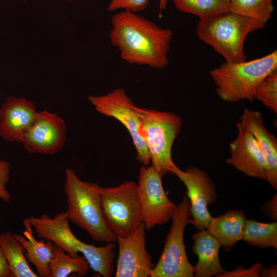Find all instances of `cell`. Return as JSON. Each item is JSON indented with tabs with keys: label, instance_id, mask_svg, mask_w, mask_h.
<instances>
[{
	"label": "cell",
	"instance_id": "obj_3",
	"mask_svg": "<svg viewBox=\"0 0 277 277\" xmlns=\"http://www.w3.org/2000/svg\"><path fill=\"white\" fill-rule=\"evenodd\" d=\"M266 23L227 11L200 18L196 33L200 40L212 47L226 61H246L244 52L248 34L263 28Z\"/></svg>",
	"mask_w": 277,
	"mask_h": 277
},
{
	"label": "cell",
	"instance_id": "obj_14",
	"mask_svg": "<svg viewBox=\"0 0 277 277\" xmlns=\"http://www.w3.org/2000/svg\"><path fill=\"white\" fill-rule=\"evenodd\" d=\"M36 114L31 101L22 97H8L0 109V135L7 141L21 143Z\"/></svg>",
	"mask_w": 277,
	"mask_h": 277
},
{
	"label": "cell",
	"instance_id": "obj_18",
	"mask_svg": "<svg viewBox=\"0 0 277 277\" xmlns=\"http://www.w3.org/2000/svg\"><path fill=\"white\" fill-rule=\"evenodd\" d=\"M23 223L25 227L23 235L13 233L14 236L24 247L26 257L35 266L38 276L51 277L49 264L53 256L54 243L50 240L46 242L45 239L37 240L27 218Z\"/></svg>",
	"mask_w": 277,
	"mask_h": 277
},
{
	"label": "cell",
	"instance_id": "obj_19",
	"mask_svg": "<svg viewBox=\"0 0 277 277\" xmlns=\"http://www.w3.org/2000/svg\"><path fill=\"white\" fill-rule=\"evenodd\" d=\"M245 215L241 210H230L217 217H211L206 229L222 244L225 251H230L240 240Z\"/></svg>",
	"mask_w": 277,
	"mask_h": 277
},
{
	"label": "cell",
	"instance_id": "obj_16",
	"mask_svg": "<svg viewBox=\"0 0 277 277\" xmlns=\"http://www.w3.org/2000/svg\"><path fill=\"white\" fill-rule=\"evenodd\" d=\"M38 238L51 241L73 257L78 256L82 243L72 232L66 212L51 217L46 214L27 218Z\"/></svg>",
	"mask_w": 277,
	"mask_h": 277
},
{
	"label": "cell",
	"instance_id": "obj_10",
	"mask_svg": "<svg viewBox=\"0 0 277 277\" xmlns=\"http://www.w3.org/2000/svg\"><path fill=\"white\" fill-rule=\"evenodd\" d=\"M173 174L181 181L187 189L186 194L190 204V223L198 230L206 229L211 217L207 208L216 200L215 185L205 171L191 166L183 171L177 166Z\"/></svg>",
	"mask_w": 277,
	"mask_h": 277
},
{
	"label": "cell",
	"instance_id": "obj_13",
	"mask_svg": "<svg viewBox=\"0 0 277 277\" xmlns=\"http://www.w3.org/2000/svg\"><path fill=\"white\" fill-rule=\"evenodd\" d=\"M236 128L237 136L230 144L226 163L247 176L266 180V161L258 143L239 122Z\"/></svg>",
	"mask_w": 277,
	"mask_h": 277
},
{
	"label": "cell",
	"instance_id": "obj_30",
	"mask_svg": "<svg viewBox=\"0 0 277 277\" xmlns=\"http://www.w3.org/2000/svg\"><path fill=\"white\" fill-rule=\"evenodd\" d=\"M277 196L275 193L268 202L261 207L262 213L270 219L276 221L277 219Z\"/></svg>",
	"mask_w": 277,
	"mask_h": 277
},
{
	"label": "cell",
	"instance_id": "obj_4",
	"mask_svg": "<svg viewBox=\"0 0 277 277\" xmlns=\"http://www.w3.org/2000/svg\"><path fill=\"white\" fill-rule=\"evenodd\" d=\"M277 69V51L243 62L226 61L209 74L219 97L229 103L252 102L256 88L267 75Z\"/></svg>",
	"mask_w": 277,
	"mask_h": 277
},
{
	"label": "cell",
	"instance_id": "obj_31",
	"mask_svg": "<svg viewBox=\"0 0 277 277\" xmlns=\"http://www.w3.org/2000/svg\"><path fill=\"white\" fill-rule=\"evenodd\" d=\"M0 277H12L4 252L0 246Z\"/></svg>",
	"mask_w": 277,
	"mask_h": 277
},
{
	"label": "cell",
	"instance_id": "obj_6",
	"mask_svg": "<svg viewBox=\"0 0 277 277\" xmlns=\"http://www.w3.org/2000/svg\"><path fill=\"white\" fill-rule=\"evenodd\" d=\"M104 219L117 236L126 237L142 223L137 184L127 181L116 187L99 189Z\"/></svg>",
	"mask_w": 277,
	"mask_h": 277
},
{
	"label": "cell",
	"instance_id": "obj_21",
	"mask_svg": "<svg viewBox=\"0 0 277 277\" xmlns=\"http://www.w3.org/2000/svg\"><path fill=\"white\" fill-rule=\"evenodd\" d=\"M115 243H107L104 246H96L82 242L80 248L90 268L103 277H111L114 272Z\"/></svg>",
	"mask_w": 277,
	"mask_h": 277
},
{
	"label": "cell",
	"instance_id": "obj_24",
	"mask_svg": "<svg viewBox=\"0 0 277 277\" xmlns=\"http://www.w3.org/2000/svg\"><path fill=\"white\" fill-rule=\"evenodd\" d=\"M179 11L200 18L229 11L230 0H172Z\"/></svg>",
	"mask_w": 277,
	"mask_h": 277
},
{
	"label": "cell",
	"instance_id": "obj_20",
	"mask_svg": "<svg viewBox=\"0 0 277 277\" xmlns=\"http://www.w3.org/2000/svg\"><path fill=\"white\" fill-rule=\"evenodd\" d=\"M1 246L13 277H38L30 268L25 249L11 231L0 233Z\"/></svg>",
	"mask_w": 277,
	"mask_h": 277
},
{
	"label": "cell",
	"instance_id": "obj_29",
	"mask_svg": "<svg viewBox=\"0 0 277 277\" xmlns=\"http://www.w3.org/2000/svg\"><path fill=\"white\" fill-rule=\"evenodd\" d=\"M262 266V264L258 263L246 269L241 265L232 271H225L219 277H259V270Z\"/></svg>",
	"mask_w": 277,
	"mask_h": 277
},
{
	"label": "cell",
	"instance_id": "obj_5",
	"mask_svg": "<svg viewBox=\"0 0 277 277\" xmlns=\"http://www.w3.org/2000/svg\"><path fill=\"white\" fill-rule=\"evenodd\" d=\"M138 111L140 133L147 147L151 166L162 176L173 174L176 166L171 150L181 131V117L171 112L139 107Z\"/></svg>",
	"mask_w": 277,
	"mask_h": 277
},
{
	"label": "cell",
	"instance_id": "obj_22",
	"mask_svg": "<svg viewBox=\"0 0 277 277\" xmlns=\"http://www.w3.org/2000/svg\"><path fill=\"white\" fill-rule=\"evenodd\" d=\"M242 240L251 246L277 248V222L264 223L245 220Z\"/></svg>",
	"mask_w": 277,
	"mask_h": 277
},
{
	"label": "cell",
	"instance_id": "obj_32",
	"mask_svg": "<svg viewBox=\"0 0 277 277\" xmlns=\"http://www.w3.org/2000/svg\"><path fill=\"white\" fill-rule=\"evenodd\" d=\"M260 276L263 277H276L277 265L274 264L269 267H264L263 266L259 270Z\"/></svg>",
	"mask_w": 277,
	"mask_h": 277
},
{
	"label": "cell",
	"instance_id": "obj_23",
	"mask_svg": "<svg viewBox=\"0 0 277 277\" xmlns=\"http://www.w3.org/2000/svg\"><path fill=\"white\" fill-rule=\"evenodd\" d=\"M54 244L53 256L49 264L51 277H67L72 273L79 276L87 275L90 267L83 256H71Z\"/></svg>",
	"mask_w": 277,
	"mask_h": 277
},
{
	"label": "cell",
	"instance_id": "obj_11",
	"mask_svg": "<svg viewBox=\"0 0 277 277\" xmlns=\"http://www.w3.org/2000/svg\"><path fill=\"white\" fill-rule=\"evenodd\" d=\"M118 254L115 277H148L154 267L146 249V229L142 222L126 237L117 236Z\"/></svg>",
	"mask_w": 277,
	"mask_h": 277
},
{
	"label": "cell",
	"instance_id": "obj_2",
	"mask_svg": "<svg viewBox=\"0 0 277 277\" xmlns=\"http://www.w3.org/2000/svg\"><path fill=\"white\" fill-rule=\"evenodd\" d=\"M65 173L66 212L69 221L95 241L117 242V236L109 229L104 219L99 191L101 186L82 181L71 169H66Z\"/></svg>",
	"mask_w": 277,
	"mask_h": 277
},
{
	"label": "cell",
	"instance_id": "obj_12",
	"mask_svg": "<svg viewBox=\"0 0 277 277\" xmlns=\"http://www.w3.org/2000/svg\"><path fill=\"white\" fill-rule=\"evenodd\" d=\"M66 130L64 121L56 114L47 111L37 112L21 143L30 153L53 154L64 146Z\"/></svg>",
	"mask_w": 277,
	"mask_h": 277
},
{
	"label": "cell",
	"instance_id": "obj_25",
	"mask_svg": "<svg viewBox=\"0 0 277 277\" xmlns=\"http://www.w3.org/2000/svg\"><path fill=\"white\" fill-rule=\"evenodd\" d=\"M273 0H230L229 10L265 23L271 18Z\"/></svg>",
	"mask_w": 277,
	"mask_h": 277
},
{
	"label": "cell",
	"instance_id": "obj_9",
	"mask_svg": "<svg viewBox=\"0 0 277 277\" xmlns=\"http://www.w3.org/2000/svg\"><path fill=\"white\" fill-rule=\"evenodd\" d=\"M162 177L151 166L143 165L140 169L137 187L142 222L147 230L168 222L175 207L164 189Z\"/></svg>",
	"mask_w": 277,
	"mask_h": 277
},
{
	"label": "cell",
	"instance_id": "obj_33",
	"mask_svg": "<svg viewBox=\"0 0 277 277\" xmlns=\"http://www.w3.org/2000/svg\"><path fill=\"white\" fill-rule=\"evenodd\" d=\"M65 1H73V0H65Z\"/></svg>",
	"mask_w": 277,
	"mask_h": 277
},
{
	"label": "cell",
	"instance_id": "obj_8",
	"mask_svg": "<svg viewBox=\"0 0 277 277\" xmlns=\"http://www.w3.org/2000/svg\"><path fill=\"white\" fill-rule=\"evenodd\" d=\"M89 102L98 112L119 121L128 130L136 152V159L144 165L150 163L146 143L140 133L141 119L138 107L123 88H117L102 95L88 96Z\"/></svg>",
	"mask_w": 277,
	"mask_h": 277
},
{
	"label": "cell",
	"instance_id": "obj_7",
	"mask_svg": "<svg viewBox=\"0 0 277 277\" xmlns=\"http://www.w3.org/2000/svg\"><path fill=\"white\" fill-rule=\"evenodd\" d=\"M190 204L187 196L175 205L172 225L165 241L163 250L150 277H192L195 267L189 262L184 242L186 225L190 223Z\"/></svg>",
	"mask_w": 277,
	"mask_h": 277
},
{
	"label": "cell",
	"instance_id": "obj_1",
	"mask_svg": "<svg viewBox=\"0 0 277 277\" xmlns=\"http://www.w3.org/2000/svg\"><path fill=\"white\" fill-rule=\"evenodd\" d=\"M109 37L121 58L131 65L162 69L168 64V53L173 36L171 30L128 10L111 18Z\"/></svg>",
	"mask_w": 277,
	"mask_h": 277
},
{
	"label": "cell",
	"instance_id": "obj_28",
	"mask_svg": "<svg viewBox=\"0 0 277 277\" xmlns=\"http://www.w3.org/2000/svg\"><path fill=\"white\" fill-rule=\"evenodd\" d=\"M9 174L10 164L6 161L0 160V199L5 202H9L11 199V195L6 188Z\"/></svg>",
	"mask_w": 277,
	"mask_h": 277
},
{
	"label": "cell",
	"instance_id": "obj_27",
	"mask_svg": "<svg viewBox=\"0 0 277 277\" xmlns=\"http://www.w3.org/2000/svg\"><path fill=\"white\" fill-rule=\"evenodd\" d=\"M168 0H159L160 13L166 9ZM149 0H111L107 9L109 11L128 10L135 13L144 11Z\"/></svg>",
	"mask_w": 277,
	"mask_h": 277
},
{
	"label": "cell",
	"instance_id": "obj_17",
	"mask_svg": "<svg viewBox=\"0 0 277 277\" xmlns=\"http://www.w3.org/2000/svg\"><path fill=\"white\" fill-rule=\"evenodd\" d=\"M192 239V252L198 257L194 276L219 277L225 271L221 265L219 257L221 242L206 229L194 233Z\"/></svg>",
	"mask_w": 277,
	"mask_h": 277
},
{
	"label": "cell",
	"instance_id": "obj_15",
	"mask_svg": "<svg viewBox=\"0 0 277 277\" xmlns=\"http://www.w3.org/2000/svg\"><path fill=\"white\" fill-rule=\"evenodd\" d=\"M240 125L255 139L265 159L266 180L277 189V139L266 129L263 114L245 108L240 117Z\"/></svg>",
	"mask_w": 277,
	"mask_h": 277
},
{
	"label": "cell",
	"instance_id": "obj_26",
	"mask_svg": "<svg viewBox=\"0 0 277 277\" xmlns=\"http://www.w3.org/2000/svg\"><path fill=\"white\" fill-rule=\"evenodd\" d=\"M255 98L277 113V69L270 73L258 86Z\"/></svg>",
	"mask_w": 277,
	"mask_h": 277
}]
</instances>
